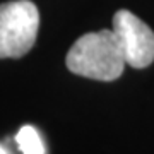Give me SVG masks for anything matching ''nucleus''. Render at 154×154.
Wrapping results in <instances>:
<instances>
[{
    "mask_svg": "<svg viewBox=\"0 0 154 154\" xmlns=\"http://www.w3.org/2000/svg\"><path fill=\"white\" fill-rule=\"evenodd\" d=\"M67 69L94 81H115L125 67V55L113 29H101L81 36L65 58Z\"/></svg>",
    "mask_w": 154,
    "mask_h": 154,
    "instance_id": "nucleus-1",
    "label": "nucleus"
},
{
    "mask_svg": "<svg viewBox=\"0 0 154 154\" xmlns=\"http://www.w3.org/2000/svg\"><path fill=\"white\" fill-rule=\"evenodd\" d=\"M39 12L31 0L0 4V58H19L38 38Z\"/></svg>",
    "mask_w": 154,
    "mask_h": 154,
    "instance_id": "nucleus-2",
    "label": "nucleus"
},
{
    "mask_svg": "<svg viewBox=\"0 0 154 154\" xmlns=\"http://www.w3.org/2000/svg\"><path fill=\"white\" fill-rule=\"evenodd\" d=\"M113 31L130 67L146 69L154 62V31L135 14L118 11L113 16Z\"/></svg>",
    "mask_w": 154,
    "mask_h": 154,
    "instance_id": "nucleus-3",
    "label": "nucleus"
},
{
    "mask_svg": "<svg viewBox=\"0 0 154 154\" xmlns=\"http://www.w3.org/2000/svg\"><path fill=\"white\" fill-rule=\"evenodd\" d=\"M16 142L22 154H45L43 140L39 137L38 130L31 125H24L19 128L16 135Z\"/></svg>",
    "mask_w": 154,
    "mask_h": 154,
    "instance_id": "nucleus-4",
    "label": "nucleus"
},
{
    "mask_svg": "<svg viewBox=\"0 0 154 154\" xmlns=\"http://www.w3.org/2000/svg\"><path fill=\"white\" fill-rule=\"evenodd\" d=\"M0 154H7V151L4 147H2V146H0Z\"/></svg>",
    "mask_w": 154,
    "mask_h": 154,
    "instance_id": "nucleus-5",
    "label": "nucleus"
}]
</instances>
